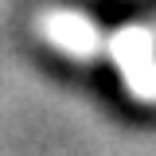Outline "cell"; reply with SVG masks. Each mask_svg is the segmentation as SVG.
I'll return each mask as SVG.
<instances>
[{
    "label": "cell",
    "instance_id": "1",
    "mask_svg": "<svg viewBox=\"0 0 156 156\" xmlns=\"http://www.w3.org/2000/svg\"><path fill=\"white\" fill-rule=\"evenodd\" d=\"M105 55L140 105H156V27L125 23L105 39Z\"/></svg>",
    "mask_w": 156,
    "mask_h": 156
},
{
    "label": "cell",
    "instance_id": "2",
    "mask_svg": "<svg viewBox=\"0 0 156 156\" xmlns=\"http://www.w3.org/2000/svg\"><path fill=\"white\" fill-rule=\"evenodd\" d=\"M39 35L55 47L58 55L74 58V62H94L105 55V35L94 20L78 8H47L39 16Z\"/></svg>",
    "mask_w": 156,
    "mask_h": 156
}]
</instances>
